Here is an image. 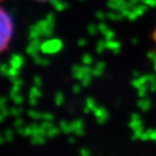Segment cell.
Masks as SVG:
<instances>
[{"instance_id": "1", "label": "cell", "mask_w": 156, "mask_h": 156, "mask_svg": "<svg viewBox=\"0 0 156 156\" xmlns=\"http://www.w3.org/2000/svg\"><path fill=\"white\" fill-rule=\"evenodd\" d=\"M0 30H1L0 50L3 52L8 48L12 35H13V21L4 8H1L0 10Z\"/></svg>"}, {"instance_id": "2", "label": "cell", "mask_w": 156, "mask_h": 156, "mask_svg": "<svg viewBox=\"0 0 156 156\" xmlns=\"http://www.w3.org/2000/svg\"><path fill=\"white\" fill-rule=\"evenodd\" d=\"M62 48V44L60 41H50L46 42L42 46V51L46 54H54Z\"/></svg>"}, {"instance_id": "3", "label": "cell", "mask_w": 156, "mask_h": 156, "mask_svg": "<svg viewBox=\"0 0 156 156\" xmlns=\"http://www.w3.org/2000/svg\"><path fill=\"white\" fill-rule=\"evenodd\" d=\"M93 114H94L96 123L99 125H104L108 122V113L104 107L101 105H98L94 110H93Z\"/></svg>"}, {"instance_id": "4", "label": "cell", "mask_w": 156, "mask_h": 156, "mask_svg": "<svg viewBox=\"0 0 156 156\" xmlns=\"http://www.w3.org/2000/svg\"><path fill=\"white\" fill-rule=\"evenodd\" d=\"M73 76L77 80H82L86 76L92 75V70H90L88 67H80V66H74L73 67Z\"/></svg>"}, {"instance_id": "5", "label": "cell", "mask_w": 156, "mask_h": 156, "mask_svg": "<svg viewBox=\"0 0 156 156\" xmlns=\"http://www.w3.org/2000/svg\"><path fill=\"white\" fill-rule=\"evenodd\" d=\"M129 126L131 129L134 131H138V130H143V123L141 120V117H140L139 114H132L131 116V120L129 123Z\"/></svg>"}, {"instance_id": "6", "label": "cell", "mask_w": 156, "mask_h": 156, "mask_svg": "<svg viewBox=\"0 0 156 156\" xmlns=\"http://www.w3.org/2000/svg\"><path fill=\"white\" fill-rule=\"evenodd\" d=\"M42 96V90L38 86H34L30 90V105L35 107L38 104L39 98Z\"/></svg>"}, {"instance_id": "7", "label": "cell", "mask_w": 156, "mask_h": 156, "mask_svg": "<svg viewBox=\"0 0 156 156\" xmlns=\"http://www.w3.org/2000/svg\"><path fill=\"white\" fill-rule=\"evenodd\" d=\"M71 127H72V133L75 134L76 136L84 135V123L81 119H77V120L73 121L71 123Z\"/></svg>"}, {"instance_id": "8", "label": "cell", "mask_w": 156, "mask_h": 156, "mask_svg": "<svg viewBox=\"0 0 156 156\" xmlns=\"http://www.w3.org/2000/svg\"><path fill=\"white\" fill-rule=\"evenodd\" d=\"M137 105L141 111L143 112H148L151 108V101L147 98H142L140 101H137Z\"/></svg>"}, {"instance_id": "9", "label": "cell", "mask_w": 156, "mask_h": 156, "mask_svg": "<svg viewBox=\"0 0 156 156\" xmlns=\"http://www.w3.org/2000/svg\"><path fill=\"white\" fill-rule=\"evenodd\" d=\"M98 107L96 105L95 101L92 98H88L86 99V102H85V108H84V113L85 114H88L89 112H93V110Z\"/></svg>"}, {"instance_id": "10", "label": "cell", "mask_w": 156, "mask_h": 156, "mask_svg": "<svg viewBox=\"0 0 156 156\" xmlns=\"http://www.w3.org/2000/svg\"><path fill=\"white\" fill-rule=\"evenodd\" d=\"M46 138H47L46 135L32 136V138H30V143H32L33 145H43V144H45Z\"/></svg>"}, {"instance_id": "11", "label": "cell", "mask_w": 156, "mask_h": 156, "mask_svg": "<svg viewBox=\"0 0 156 156\" xmlns=\"http://www.w3.org/2000/svg\"><path fill=\"white\" fill-rule=\"evenodd\" d=\"M10 64L13 68L18 69V68H20L21 65L23 64V57H20V55H14L11 59Z\"/></svg>"}, {"instance_id": "12", "label": "cell", "mask_w": 156, "mask_h": 156, "mask_svg": "<svg viewBox=\"0 0 156 156\" xmlns=\"http://www.w3.org/2000/svg\"><path fill=\"white\" fill-rule=\"evenodd\" d=\"M13 139V131L11 129H7L5 130L4 134L1 136V144H3L5 141L6 142H10Z\"/></svg>"}, {"instance_id": "13", "label": "cell", "mask_w": 156, "mask_h": 156, "mask_svg": "<svg viewBox=\"0 0 156 156\" xmlns=\"http://www.w3.org/2000/svg\"><path fill=\"white\" fill-rule=\"evenodd\" d=\"M54 101H55V105H58V107H60L64 104L65 101V96H64V93L62 91H57L55 93V98H54Z\"/></svg>"}, {"instance_id": "14", "label": "cell", "mask_w": 156, "mask_h": 156, "mask_svg": "<svg viewBox=\"0 0 156 156\" xmlns=\"http://www.w3.org/2000/svg\"><path fill=\"white\" fill-rule=\"evenodd\" d=\"M60 130L65 134L72 133V127H71V123H68L66 121H62L60 123Z\"/></svg>"}, {"instance_id": "15", "label": "cell", "mask_w": 156, "mask_h": 156, "mask_svg": "<svg viewBox=\"0 0 156 156\" xmlns=\"http://www.w3.org/2000/svg\"><path fill=\"white\" fill-rule=\"evenodd\" d=\"M59 132H60V128H56L53 126L52 128H50V129L46 132V136L47 138H54V137H56L59 134Z\"/></svg>"}, {"instance_id": "16", "label": "cell", "mask_w": 156, "mask_h": 156, "mask_svg": "<svg viewBox=\"0 0 156 156\" xmlns=\"http://www.w3.org/2000/svg\"><path fill=\"white\" fill-rule=\"evenodd\" d=\"M30 118H32L33 120H43V113H40L38 111H34L30 110L27 113Z\"/></svg>"}, {"instance_id": "17", "label": "cell", "mask_w": 156, "mask_h": 156, "mask_svg": "<svg viewBox=\"0 0 156 156\" xmlns=\"http://www.w3.org/2000/svg\"><path fill=\"white\" fill-rule=\"evenodd\" d=\"M104 67H105L104 63H98V65H96V67L94 68V69L92 70V75L101 76L102 74V72H104Z\"/></svg>"}, {"instance_id": "18", "label": "cell", "mask_w": 156, "mask_h": 156, "mask_svg": "<svg viewBox=\"0 0 156 156\" xmlns=\"http://www.w3.org/2000/svg\"><path fill=\"white\" fill-rule=\"evenodd\" d=\"M6 76H7L11 81H13V80H15V79H17V76H18V69L12 67L11 69H9V70H8V73H7V75H6Z\"/></svg>"}, {"instance_id": "19", "label": "cell", "mask_w": 156, "mask_h": 156, "mask_svg": "<svg viewBox=\"0 0 156 156\" xmlns=\"http://www.w3.org/2000/svg\"><path fill=\"white\" fill-rule=\"evenodd\" d=\"M10 96H11V99L16 105H20L23 102V96L21 95L20 93H17V94H13Z\"/></svg>"}, {"instance_id": "20", "label": "cell", "mask_w": 156, "mask_h": 156, "mask_svg": "<svg viewBox=\"0 0 156 156\" xmlns=\"http://www.w3.org/2000/svg\"><path fill=\"white\" fill-rule=\"evenodd\" d=\"M9 112H10V115H12L13 117L18 118V117L20 116V114L23 113V110H21L20 108H15V107H13V108H11L10 110H9Z\"/></svg>"}, {"instance_id": "21", "label": "cell", "mask_w": 156, "mask_h": 156, "mask_svg": "<svg viewBox=\"0 0 156 156\" xmlns=\"http://www.w3.org/2000/svg\"><path fill=\"white\" fill-rule=\"evenodd\" d=\"M90 83H91V75L86 76L85 78H83V79L81 80V85L84 86V87L89 86V85H90Z\"/></svg>"}, {"instance_id": "22", "label": "cell", "mask_w": 156, "mask_h": 156, "mask_svg": "<svg viewBox=\"0 0 156 156\" xmlns=\"http://www.w3.org/2000/svg\"><path fill=\"white\" fill-rule=\"evenodd\" d=\"M54 115L52 113H43V121H54Z\"/></svg>"}, {"instance_id": "23", "label": "cell", "mask_w": 156, "mask_h": 156, "mask_svg": "<svg viewBox=\"0 0 156 156\" xmlns=\"http://www.w3.org/2000/svg\"><path fill=\"white\" fill-rule=\"evenodd\" d=\"M147 133H148L149 139L154 140L156 142V129H149V130H147Z\"/></svg>"}, {"instance_id": "24", "label": "cell", "mask_w": 156, "mask_h": 156, "mask_svg": "<svg viewBox=\"0 0 156 156\" xmlns=\"http://www.w3.org/2000/svg\"><path fill=\"white\" fill-rule=\"evenodd\" d=\"M34 82H35V85L38 86V87H41L43 84V81H42V78H41L40 76H36L35 78H34Z\"/></svg>"}, {"instance_id": "25", "label": "cell", "mask_w": 156, "mask_h": 156, "mask_svg": "<svg viewBox=\"0 0 156 156\" xmlns=\"http://www.w3.org/2000/svg\"><path fill=\"white\" fill-rule=\"evenodd\" d=\"M81 85H79V84H75V85L72 86V91L75 93V94H78V93L81 92Z\"/></svg>"}, {"instance_id": "26", "label": "cell", "mask_w": 156, "mask_h": 156, "mask_svg": "<svg viewBox=\"0 0 156 156\" xmlns=\"http://www.w3.org/2000/svg\"><path fill=\"white\" fill-rule=\"evenodd\" d=\"M79 156H90V151L87 148H82L80 150Z\"/></svg>"}, {"instance_id": "27", "label": "cell", "mask_w": 156, "mask_h": 156, "mask_svg": "<svg viewBox=\"0 0 156 156\" xmlns=\"http://www.w3.org/2000/svg\"><path fill=\"white\" fill-rule=\"evenodd\" d=\"M14 126L16 128H20L23 126V121L20 118H16V120L14 121Z\"/></svg>"}, {"instance_id": "28", "label": "cell", "mask_w": 156, "mask_h": 156, "mask_svg": "<svg viewBox=\"0 0 156 156\" xmlns=\"http://www.w3.org/2000/svg\"><path fill=\"white\" fill-rule=\"evenodd\" d=\"M83 62H84V64H91V62H92V59H91V57L90 56H88V55H86L85 57L83 58Z\"/></svg>"}, {"instance_id": "29", "label": "cell", "mask_w": 156, "mask_h": 156, "mask_svg": "<svg viewBox=\"0 0 156 156\" xmlns=\"http://www.w3.org/2000/svg\"><path fill=\"white\" fill-rule=\"evenodd\" d=\"M6 101H7V99H6L5 96H2L1 99H0V105H1V108H6Z\"/></svg>"}, {"instance_id": "30", "label": "cell", "mask_w": 156, "mask_h": 156, "mask_svg": "<svg viewBox=\"0 0 156 156\" xmlns=\"http://www.w3.org/2000/svg\"><path fill=\"white\" fill-rule=\"evenodd\" d=\"M1 72L3 75H7V73H8V68L6 67V65L5 64H3L2 65V67H1Z\"/></svg>"}, {"instance_id": "31", "label": "cell", "mask_w": 156, "mask_h": 156, "mask_svg": "<svg viewBox=\"0 0 156 156\" xmlns=\"http://www.w3.org/2000/svg\"><path fill=\"white\" fill-rule=\"evenodd\" d=\"M68 141H69L70 144H73V143H75V139H74L73 137H70V138L68 139Z\"/></svg>"}, {"instance_id": "32", "label": "cell", "mask_w": 156, "mask_h": 156, "mask_svg": "<svg viewBox=\"0 0 156 156\" xmlns=\"http://www.w3.org/2000/svg\"><path fill=\"white\" fill-rule=\"evenodd\" d=\"M153 39H154V41L156 42V30L154 32V34H153Z\"/></svg>"}, {"instance_id": "33", "label": "cell", "mask_w": 156, "mask_h": 156, "mask_svg": "<svg viewBox=\"0 0 156 156\" xmlns=\"http://www.w3.org/2000/svg\"><path fill=\"white\" fill-rule=\"evenodd\" d=\"M38 1H48V0H38Z\"/></svg>"}]
</instances>
